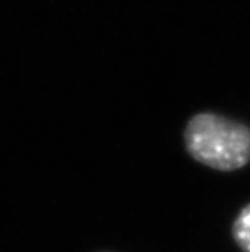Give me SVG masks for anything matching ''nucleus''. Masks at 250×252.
<instances>
[{
	"instance_id": "f257e3e1",
	"label": "nucleus",
	"mask_w": 250,
	"mask_h": 252,
	"mask_svg": "<svg viewBox=\"0 0 250 252\" xmlns=\"http://www.w3.org/2000/svg\"><path fill=\"white\" fill-rule=\"evenodd\" d=\"M184 136L189 153L210 168L234 171L250 160V130L214 113L193 117Z\"/></svg>"
},
{
	"instance_id": "f03ea898",
	"label": "nucleus",
	"mask_w": 250,
	"mask_h": 252,
	"mask_svg": "<svg viewBox=\"0 0 250 252\" xmlns=\"http://www.w3.org/2000/svg\"><path fill=\"white\" fill-rule=\"evenodd\" d=\"M234 237L244 252H250V204L241 210L234 223Z\"/></svg>"
}]
</instances>
